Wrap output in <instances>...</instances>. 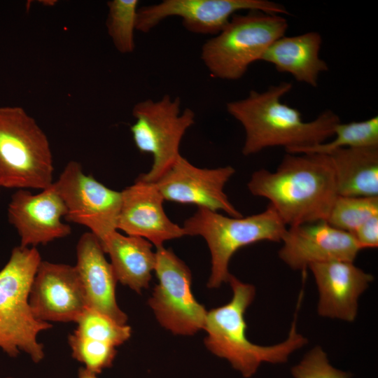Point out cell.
<instances>
[{"label":"cell","mask_w":378,"mask_h":378,"mask_svg":"<svg viewBox=\"0 0 378 378\" xmlns=\"http://www.w3.org/2000/svg\"><path fill=\"white\" fill-rule=\"evenodd\" d=\"M247 187L268 200L287 227L326 221L338 196L331 160L318 153H286L274 172H254Z\"/></svg>","instance_id":"1"},{"label":"cell","mask_w":378,"mask_h":378,"mask_svg":"<svg viewBox=\"0 0 378 378\" xmlns=\"http://www.w3.org/2000/svg\"><path fill=\"white\" fill-rule=\"evenodd\" d=\"M292 88L291 83L284 81L264 92L251 90L246 98L226 104L227 111L244 130V155L274 146L286 150L312 146L334 135L341 121L333 111L327 110L307 122L297 108L281 102Z\"/></svg>","instance_id":"2"},{"label":"cell","mask_w":378,"mask_h":378,"mask_svg":"<svg viewBox=\"0 0 378 378\" xmlns=\"http://www.w3.org/2000/svg\"><path fill=\"white\" fill-rule=\"evenodd\" d=\"M227 282L232 290V299L207 312L206 317L204 343L212 354L226 359L234 370L248 378L255 374L263 363H286L293 352L307 343V338L296 330L295 318L284 342L271 346L251 342L246 336L244 314L255 298V288L232 274Z\"/></svg>","instance_id":"3"},{"label":"cell","mask_w":378,"mask_h":378,"mask_svg":"<svg viewBox=\"0 0 378 378\" xmlns=\"http://www.w3.org/2000/svg\"><path fill=\"white\" fill-rule=\"evenodd\" d=\"M36 247H15L0 270V349L10 358L27 354L35 363L45 356L38 335L50 329V323L37 320L32 314L29 296L41 262Z\"/></svg>","instance_id":"4"},{"label":"cell","mask_w":378,"mask_h":378,"mask_svg":"<svg viewBox=\"0 0 378 378\" xmlns=\"http://www.w3.org/2000/svg\"><path fill=\"white\" fill-rule=\"evenodd\" d=\"M183 228L186 235L200 236L206 241L211 255L207 286L214 288L227 282L230 261L239 248L261 241H281L287 226L268 204L263 211L246 217L197 208Z\"/></svg>","instance_id":"5"},{"label":"cell","mask_w":378,"mask_h":378,"mask_svg":"<svg viewBox=\"0 0 378 378\" xmlns=\"http://www.w3.org/2000/svg\"><path fill=\"white\" fill-rule=\"evenodd\" d=\"M54 171L48 139L20 106L0 107V188L50 187Z\"/></svg>","instance_id":"6"},{"label":"cell","mask_w":378,"mask_h":378,"mask_svg":"<svg viewBox=\"0 0 378 378\" xmlns=\"http://www.w3.org/2000/svg\"><path fill=\"white\" fill-rule=\"evenodd\" d=\"M288 27L281 15L260 10L235 13L221 31L203 44L201 59L213 76L238 80L273 42L285 36Z\"/></svg>","instance_id":"7"},{"label":"cell","mask_w":378,"mask_h":378,"mask_svg":"<svg viewBox=\"0 0 378 378\" xmlns=\"http://www.w3.org/2000/svg\"><path fill=\"white\" fill-rule=\"evenodd\" d=\"M135 122L130 127L134 143L142 153L153 155L150 170L139 178L156 182L181 155V141L194 123L195 115L186 108L181 111V99H172L168 94L158 101L146 99L132 108Z\"/></svg>","instance_id":"8"},{"label":"cell","mask_w":378,"mask_h":378,"mask_svg":"<svg viewBox=\"0 0 378 378\" xmlns=\"http://www.w3.org/2000/svg\"><path fill=\"white\" fill-rule=\"evenodd\" d=\"M158 284L148 304L160 324L174 335H192L204 330L207 312L193 296L188 267L170 249L157 247Z\"/></svg>","instance_id":"9"},{"label":"cell","mask_w":378,"mask_h":378,"mask_svg":"<svg viewBox=\"0 0 378 378\" xmlns=\"http://www.w3.org/2000/svg\"><path fill=\"white\" fill-rule=\"evenodd\" d=\"M52 186L64 203L66 220L85 226L100 243L118 230L121 192L86 175L79 162L69 161Z\"/></svg>","instance_id":"10"},{"label":"cell","mask_w":378,"mask_h":378,"mask_svg":"<svg viewBox=\"0 0 378 378\" xmlns=\"http://www.w3.org/2000/svg\"><path fill=\"white\" fill-rule=\"evenodd\" d=\"M240 10L290 15L283 5L268 0H164L138 8L136 30L148 32L165 18L177 16L188 31L216 36Z\"/></svg>","instance_id":"11"},{"label":"cell","mask_w":378,"mask_h":378,"mask_svg":"<svg viewBox=\"0 0 378 378\" xmlns=\"http://www.w3.org/2000/svg\"><path fill=\"white\" fill-rule=\"evenodd\" d=\"M234 173L235 169L230 165L214 169L197 167L181 155L155 183L164 200L240 217L241 214L224 191Z\"/></svg>","instance_id":"12"},{"label":"cell","mask_w":378,"mask_h":378,"mask_svg":"<svg viewBox=\"0 0 378 378\" xmlns=\"http://www.w3.org/2000/svg\"><path fill=\"white\" fill-rule=\"evenodd\" d=\"M29 302L34 317L50 323H76L88 308L75 267L43 260L33 279Z\"/></svg>","instance_id":"13"},{"label":"cell","mask_w":378,"mask_h":378,"mask_svg":"<svg viewBox=\"0 0 378 378\" xmlns=\"http://www.w3.org/2000/svg\"><path fill=\"white\" fill-rule=\"evenodd\" d=\"M281 241L279 257L295 270L331 260L354 262L361 250L352 234L326 220L288 227Z\"/></svg>","instance_id":"14"},{"label":"cell","mask_w":378,"mask_h":378,"mask_svg":"<svg viewBox=\"0 0 378 378\" xmlns=\"http://www.w3.org/2000/svg\"><path fill=\"white\" fill-rule=\"evenodd\" d=\"M8 219L20 238V246L46 245L71 233V227L62 222L66 209L52 184L38 194L17 190L8 206Z\"/></svg>","instance_id":"15"},{"label":"cell","mask_w":378,"mask_h":378,"mask_svg":"<svg viewBox=\"0 0 378 378\" xmlns=\"http://www.w3.org/2000/svg\"><path fill=\"white\" fill-rule=\"evenodd\" d=\"M164 200L155 183L138 177L121 191L117 229L125 234L144 238L155 247L167 241L186 236L183 227L164 212Z\"/></svg>","instance_id":"16"},{"label":"cell","mask_w":378,"mask_h":378,"mask_svg":"<svg viewBox=\"0 0 378 378\" xmlns=\"http://www.w3.org/2000/svg\"><path fill=\"white\" fill-rule=\"evenodd\" d=\"M309 269L318 291V314L354 321L358 313V298L373 281L372 275L347 260L314 263Z\"/></svg>","instance_id":"17"},{"label":"cell","mask_w":378,"mask_h":378,"mask_svg":"<svg viewBox=\"0 0 378 378\" xmlns=\"http://www.w3.org/2000/svg\"><path fill=\"white\" fill-rule=\"evenodd\" d=\"M98 238L85 232L76 245L74 266L85 294L88 308L100 312L117 323L127 324V316L119 307L115 288L118 282Z\"/></svg>","instance_id":"18"},{"label":"cell","mask_w":378,"mask_h":378,"mask_svg":"<svg viewBox=\"0 0 378 378\" xmlns=\"http://www.w3.org/2000/svg\"><path fill=\"white\" fill-rule=\"evenodd\" d=\"M321 43L322 38L317 31L284 36L270 45L260 60L273 64L279 72L291 74L297 81L315 88L319 74L328 69L327 63L319 57Z\"/></svg>","instance_id":"19"},{"label":"cell","mask_w":378,"mask_h":378,"mask_svg":"<svg viewBox=\"0 0 378 378\" xmlns=\"http://www.w3.org/2000/svg\"><path fill=\"white\" fill-rule=\"evenodd\" d=\"M101 245L104 253L110 256L118 281L137 293L148 286L156 260L150 242L116 230Z\"/></svg>","instance_id":"20"},{"label":"cell","mask_w":378,"mask_h":378,"mask_svg":"<svg viewBox=\"0 0 378 378\" xmlns=\"http://www.w3.org/2000/svg\"><path fill=\"white\" fill-rule=\"evenodd\" d=\"M328 155L338 195L378 197V147L345 148Z\"/></svg>","instance_id":"21"},{"label":"cell","mask_w":378,"mask_h":378,"mask_svg":"<svg viewBox=\"0 0 378 378\" xmlns=\"http://www.w3.org/2000/svg\"><path fill=\"white\" fill-rule=\"evenodd\" d=\"M335 139L329 142L286 150L288 153H318L329 155L345 148L378 147V116L362 121L339 122L335 127Z\"/></svg>","instance_id":"22"},{"label":"cell","mask_w":378,"mask_h":378,"mask_svg":"<svg viewBox=\"0 0 378 378\" xmlns=\"http://www.w3.org/2000/svg\"><path fill=\"white\" fill-rule=\"evenodd\" d=\"M138 4L137 0H112L107 3V31L115 48L120 53H131L135 48Z\"/></svg>","instance_id":"23"},{"label":"cell","mask_w":378,"mask_h":378,"mask_svg":"<svg viewBox=\"0 0 378 378\" xmlns=\"http://www.w3.org/2000/svg\"><path fill=\"white\" fill-rule=\"evenodd\" d=\"M378 215V197L338 195L326 221L332 226L352 234L363 223Z\"/></svg>","instance_id":"24"},{"label":"cell","mask_w":378,"mask_h":378,"mask_svg":"<svg viewBox=\"0 0 378 378\" xmlns=\"http://www.w3.org/2000/svg\"><path fill=\"white\" fill-rule=\"evenodd\" d=\"M75 333L92 340L108 343L115 347L127 341L131 336V328L122 325L108 316L87 308L76 323Z\"/></svg>","instance_id":"25"},{"label":"cell","mask_w":378,"mask_h":378,"mask_svg":"<svg viewBox=\"0 0 378 378\" xmlns=\"http://www.w3.org/2000/svg\"><path fill=\"white\" fill-rule=\"evenodd\" d=\"M68 342L72 357L84 364L86 370L96 375L112 365L117 354L115 346L74 332L69 335Z\"/></svg>","instance_id":"26"},{"label":"cell","mask_w":378,"mask_h":378,"mask_svg":"<svg viewBox=\"0 0 378 378\" xmlns=\"http://www.w3.org/2000/svg\"><path fill=\"white\" fill-rule=\"evenodd\" d=\"M294 378H351L352 374L333 367L326 353L319 346L309 351L302 359L292 367Z\"/></svg>","instance_id":"27"},{"label":"cell","mask_w":378,"mask_h":378,"mask_svg":"<svg viewBox=\"0 0 378 378\" xmlns=\"http://www.w3.org/2000/svg\"><path fill=\"white\" fill-rule=\"evenodd\" d=\"M352 234L361 250L377 248L378 246V215L363 223Z\"/></svg>","instance_id":"28"},{"label":"cell","mask_w":378,"mask_h":378,"mask_svg":"<svg viewBox=\"0 0 378 378\" xmlns=\"http://www.w3.org/2000/svg\"><path fill=\"white\" fill-rule=\"evenodd\" d=\"M78 376V378H98L96 374L89 372L84 367L79 368Z\"/></svg>","instance_id":"29"},{"label":"cell","mask_w":378,"mask_h":378,"mask_svg":"<svg viewBox=\"0 0 378 378\" xmlns=\"http://www.w3.org/2000/svg\"><path fill=\"white\" fill-rule=\"evenodd\" d=\"M6 378H13V377H6Z\"/></svg>","instance_id":"30"},{"label":"cell","mask_w":378,"mask_h":378,"mask_svg":"<svg viewBox=\"0 0 378 378\" xmlns=\"http://www.w3.org/2000/svg\"><path fill=\"white\" fill-rule=\"evenodd\" d=\"M0 190H1V188H0Z\"/></svg>","instance_id":"31"}]
</instances>
